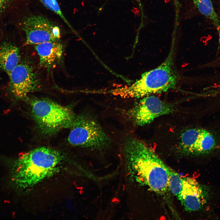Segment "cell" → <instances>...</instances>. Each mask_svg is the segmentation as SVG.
I'll list each match as a JSON object with an SVG mask.
<instances>
[{
    "label": "cell",
    "instance_id": "13",
    "mask_svg": "<svg viewBox=\"0 0 220 220\" xmlns=\"http://www.w3.org/2000/svg\"><path fill=\"white\" fill-rule=\"evenodd\" d=\"M28 0H0V24L5 23L12 16L26 8Z\"/></svg>",
    "mask_w": 220,
    "mask_h": 220
},
{
    "label": "cell",
    "instance_id": "14",
    "mask_svg": "<svg viewBox=\"0 0 220 220\" xmlns=\"http://www.w3.org/2000/svg\"><path fill=\"white\" fill-rule=\"evenodd\" d=\"M195 7L202 15L211 20L220 28V18L215 11L211 0H191Z\"/></svg>",
    "mask_w": 220,
    "mask_h": 220
},
{
    "label": "cell",
    "instance_id": "3",
    "mask_svg": "<svg viewBox=\"0 0 220 220\" xmlns=\"http://www.w3.org/2000/svg\"><path fill=\"white\" fill-rule=\"evenodd\" d=\"M174 41L164 61L156 68L143 73L131 85L109 90L110 94L123 98H142L175 89L179 79L175 65Z\"/></svg>",
    "mask_w": 220,
    "mask_h": 220
},
{
    "label": "cell",
    "instance_id": "11",
    "mask_svg": "<svg viewBox=\"0 0 220 220\" xmlns=\"http://www.w3.org/2000/svg\"><path fill=\"white\" fill-rule=\"evenodd\" d=\"M39 57L40 65L49 69L61 60L64 46L59 40L47 42L35 45Z\"/></svg>",
    "mask_w": 220,
    "mask_h": 220
},
{
    "label": "cell",
    "instance_id": "10",
    "mask_svg": "<svg viewBox=\"0 0 220 220\" xmlns=\"http://www.w3.org/2000/svg\"><path fill=\"white\" fill-rule=\"evenodd\" d=\"M210 196L209 189L190 177L182 178V188L177 198L186 211H198L203 208Z\"/></svg>",
    "mask_w": 220,
    "mask_h": 220
},
{
    "label": "cell",
    "instance_id": "4",
    "mask_svg": "<svg viewBox=\"0 0 220 220\" xmlns=\"http://www.w3.org/2000/svg\"><path fill=\"white\" fill-rule=\"evenodd\" d=\"M26 9L16 13L6 23L24 35L25 44L36 45L59 40L61 31L57 25L42 15L28 13Z\"/></svg>",
    "mask_w": 220,
    "mask_h": 220
},
{
    "label": "cell",
    "instance_id": "15",
    "mask_svg": "<svg viewBox=\"0 0 220 220\" xmlns=\"http://www.w3.org/2000/svg\"><path fill=\"white\" fill-rule=\"evenodd\" d=\"M182 186V178L178 173L169 167L168 182V189L177 198L181 192Z\"/></svg>",
    "mask_w": 220,
    "mask_h": 220
},
{
    "label": "cell",
    "instance_id": "12",
    "mask_svg": "<svg viewBox=\"0 0 220 220\" xmlns=\"http://www.w3.org/2000/svg\"><path fill=\"white\" fill-rule=\"evenodd\" d=\"M20 61L19 49L16 46L8 41L0 42V69L9 75Z\"/></svg>",
    "mask_w": 220,
    "mask_h": 220
},
{
    "label": "cell",
    "instance_id": "1",
    "mask_svg": "<svg viewBox=\"0 0 220 220\" xmlns=\"http://www.w3.org/2000/svg\"><path fill=\"white\" fill-rule=\"evenodd\" d=\"M124 150L137 181L157 193H166L169 167L154 151L144 142L134 138L126 140Z\"/></svg>",
    "mask_w": 220,
    "mask_h": 220
},
{
    "label": "cell",
    "instance_id": "2",
    "mask_svg": "<svg viewBox=\"0 0 220 220\" xmlns=\"http://www.w3.org/2000/svg\"><path fill=\"white\" fill-rule=\"evenodd\" d=\"M64 156L59 151L39 147L22 155L14 167L15 178L23 189L32 188L59 171Z\"/></svg>",
    "mask_w": 220,
    "mask_h": 220
},
{
    "label": "cell",
    "instance_id": "16",
    "mask_svg": "<svg viewBox=\"0 0 220 220\" xmlns=\"http://www.w3.org/2000/svg\"><path fill=\"white\" fill-rule=\"evenodd\" d=\"M47 9L58 15L70 28L72 27L63 13L57 0H40Z\"/></svg>",
    "mask_w": 220,
    "mask_h": 220
},
{
    "label": "cell",
    "instance_id": "6",
    "mask_svg": "<svg viewBox=\"0 0 220 220\" xmlns=\"http://www.w3.org/2000/svg\"><path fill=\"white\" fill-rule=\"evenodd\" d=\"M68 138L73 146L101 149L109 147L111 140L98 123L85 114L75 116Z\"/></svg>",
    "mask_w": 220,
    "mask_h": 220
},
{
    "label": "cell",
    "instance_id": "7",
    "mask_svg": "<svg viewBox=\"0 0 220 220\" xmlns=\"http://www.w3.org/2000/svg\"><path fill=\"white\" fill-rule=\"evenodd\" d=\"M142 98L131 112L134 122L139 126L148 124L157 118L176 110L174 104L165 102L154 96L149 95Z\"/></svg>",
    "mask_w": 220,
    "mask_h": 220
},
{
    "label": "cell",
    "instance_id": "5",
    "mask_svg": "<svg viewBox=\"0 0 220 220\" xmlns=\"http://www.w3.org/2000/svg\"><path fill=\"white\" fill-rule=\"evenodd\" d=\"M32 116L42 134L51 135L60 130L70 127L75 117L66 107L46 98L32 99Z\"/></svg>",
    "mask_w": 220,
    "mask_h": 220
},
{
    "label": "cell",
    "instance_id": "8",
    "mask_svg": "<svg viewBox=\"0 0 220 220\" xmlns=\"http://www.w3.org/2000/svg\"><path fill=\"white\" fill-rule=\"evenodd\" d=\"M8 76L10 90L17 98H24L41 87L37 74L32 64L27 61H20Z\"/></svg>",
    "mask_w": 220,
    "mask_h": 220
},
{
    "label": "cell",
    "instance_id": "9",
    "mask_svg": "<svg viewBox=\"0 0 220 220\" xmlns=\"http://www.w3.org/2000/svg\"><path fill=\"white\" fill-rule=\"evenodd\" d=\"M214 135L205 130L197 128L185 130L180 136L178 147L183 153L197 155L209 153L216 148Z\"/></svg>",
    "mask_w": 220,
    "mask_h": 220
}]
</instances>
